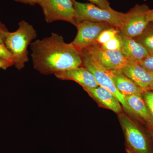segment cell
Returning a JSON list of instances; mask_svg holds the SVG:
<instances>
[{
    "label": "cell",
    "instance_id": "obj_1",
    "mask_svg": "<svg viewBox=\"0 0 153 153\" xmlns=\"http://www.w3.org/2000/svg\"><path fill=\"white\" fill-rule=\"evenodd\" d=\"M33 67L43 75L82 66L81 53L73 44H68L57 33L38 39L30 45Z\"/></svg>",
    "mask_w": 153,
    "mask_h": 153
},
{
    "label": "cell",
    "instance_id": "obj_2",
    "mask_svg": "<svg viewBox=\"0 0 153 153\" xmlns=\"http://www.w3.org/2000/svg\"><path fill=\"white\" fill-rule=\"evenodd\" d=\"M37 37V31L33 25L25 20L19 23V28L14 32H10L5 41L7 49L14 55V65L18 70L25 68L29 60L28 47Z\"/></svg>",
    "mask_w": 153,
    "mask_h": 153
},
{
    "label": "cell",
    "instance_id": "obj_3",
    "mask_svg": "<svg viewBox=\"0 0 153 153\" xmlns=\"http://www.w3.org/2000/svg\"><path fill=\"white\" fill-rule=\"evenodd\" d=\"M73 4L76 24L82 21H88L107 23L118 29L121 26L125 16L123 13L112 9L105 10L91 3H82L75 0H73Z\"/></svg>",
    "mask_w": 153,
    "mask_h": 153
},
{
    "label": "cell",
    "instance_id": "obj_4",
    "mask_svg": "<svg viewBox=\"0 0 153 153\" xmlns=\"http://www.w3.org/2000/svg\"><path fill=\"white\" fill-rule=\"evenodd\" d=\"M82 57L90 60L100 68L108 70H121L128 59L119 50L109 51L95 44L83 49L81 52Z\"/></svg>",
    "mask_w": 153,
    "mask_h": 153
},
{
    "label": "cell",
    "instance_id": "obj_5",
    "mask_svg": "<svg viewBox=\"0 0 153 153\" xmlns=\"http://www.w3.org/2000/svg\"><path fill=\"white\" fill-rule=\"evenodd\" d=\"M152 10L147 5L137 4L127 13L120 29L126 36L134 38L139 36L152 22Z\"/></svg>",
    "mask_w": 153,
    "mask_h": 153
},
{
    "label": "cell",
    "instance_id": "obj_6",
    "mask_svg": "<svg viewBox=\"0 0 153 153\" xmlns=\"http://www.w3.org/2000/svg\"><path fill=\"white\" fill-rule=\"evenodd\" d=\"M119 120L125 135L128 153H152L148 138L128 117L120 114Z\"/></svg>",
    "mask_w": 153,
    "mask_h": 153
},
{
    "label": "cell",
    "instance_id": "obj_7",
    "mask_svg": "<svg viewBox=\"0 0 153 153\" xmlns=\"http://www.w3.org/2000/svg\"><path fill=\"white\" fill-rule=\"evenodd\" d=\"M38 4L42 9L47 23L63 21L76 27L73 0H42Z\"/></svg>",
    "mask_w": 153,
    "mask_h": 153
},
{
    "label": "cell",
    "instance_id": "obj_8",
    "mask_svg": "<svg viewBox=\"0 0 153 153\" xmlns=\"http://www.w3.org/2000/svg\"><path fill=\"white\" fill-rule=\"evenodd\" d=\"M112 26L105 23L82 21L76 24L77 33L71 44L77 51H81L86 47L96 44L102 32Z\"/></svg>",
    "mask_w": 153,
    "mask_h": 153
},
{
    "label": "cell",
    "instance_id": "obj_9",
    "mask_svg": "<svg viewBox=\"0 0 153 153\" xmlns=\"http://www.w3.org/2000/svg\"><path fill=\"white\" fill-rule=\"evenodd\" d=\"M82 58L83 60L82 66L87 68L93 74L99 86L109 91L118 99L126 111L130 114L134 115L133 111L126 101L125 96L121 93L115 86L108 70L100 68L88 58L83 57Z\"/></svg>",
    "mask_w": 153,
    "mask_h": 153
},
{
    "label": "cell",
    "instance_id": "obj_10",
    "mask_svg": "<svg viewBox=\"0 0 153 153\" xmlns=\"http://www.w3.org/2000/svg\"><path fill=\"white\" fill-rule=\"evenodd\" d=\"M121 71L145 91H153V72L145 69L137 61L128 60Z\"/></svg>",
    "mask_w": 153,
    "mask_h": 153
},
{
    "label": "cell",
    "instance_id": "obj_11",
    "mask_svg": "<svg viewBox=\"0 0 153 153\" xmlns=\"http://www.w3.org/2000/svg\"><path fill=\"white\" fill-rule=\"evenodd\" d=\"M58 79L75 81L82 88H94L99 86L93 74L83 66L71 68L54 74Z\"/></svg>",
    "mask_w": 153,
    "mask_h": 153
},
{
    "label": "cell",
    "instance_id": "obj_12",
    "mask_svg": "<svg viewBox=\"0 0 153 153\" xmlns=\"http://www.w3.org/2000/svg\"><path fill=\"white\" fill-rule=\"evenodd\" d=\"M91 97L98 101L102 105L111 110L115 113H120L122 110L120 102L109 91L98 86L94 88H83Z\"/></svg>",
    "mask_w": 153,
    "mask_h": 153
},
{
    "label": "cell",
    "instance_id": "obj_13",
    "mask_svg": "<svg viewBox=\"0 0 153 153\" xmlns=\"http://www.w3.org/2000/svg\"><path fill=\"white\" fill-rule=\"evenodd\" d=\"M115 86L124 95H142L144 91L127 76L121 70L108 71Z\"/></svg>",
    "mask_w": 153,
    "mask_h": 153
},
{
    "label": "cell",
    "instance_id": "obj_14",
    "mask_svg": "<svg viewBox=\"0 0 153 153\" xmlns=\"http://www.w3.org/2000/svg\"><path fill=\"white\" fill-rule=\"evenodd\" d=\"M122 40L120 51L128 60L138 61L149 56L144 47L134 39L119 32Z\"/></svg>",
    "mask_w": 153,
    "mask_h": 153
},
{
    "label": "cell",
    "instance_id": "obj_15",
    "mask_svg": "<svg viewBox=\"0 0 153 153\" xmlns=\"http://www.w3.org/2000/svg\"><path fill=\"white\" fill-rule=\"evenodd\" d=\"M126 101L134 115L153 126V117L143 99L142 95L126 96Z\"/></svg>",
    "mask_w": 153,
    "mask_h": 153
},
{
    "label": "cell",
    "instance_id": "obj_16",
    "mask_svg": "<svg viewBox=\"0 0 153 153\" xmlns=\"http://www.w3.org/2000/svg\"><path fill=\"white\" fill-rule=\"evenodd\" d=\"M133 39L144 47L149 55H153V22H151L140 35Z\"/></svg>",
    "mask_w": 153,
    "mask_h": 153
},
{
    "label": "cell",
    "instance_id": "obj_17",
    "mask_svg": "<svg viewBox=\"0 0 153 153\" xmlns=\"http://www.w3.org/2000/svg\"><path fill=\"white\" fill-rule=\"evenodd\" d=\"M120 30L118 28L114 27H110L102 31L101 34L98 36L96 44L99 46L103 45L111 39L113 38Z\"/></svg>",
    "mask_w": 153,
    "mask_h": 153
},
{
    "label": "cell",
    "instance_id": "obj_18",
    "mask_svg": "<svg viewBox=\"0 0 153 153\" xmlns=\"http://www.w3.org/2000/svg\"><path fill=\"white\" fill-rule=\"evenodd\" d=\"M120 32V31H119ZM122 45V40L119 32L115 36L105 44L100 46L105 50L109 51H120Z\"/></svg>",
    "mask_w": 153,
    "mask_h": 153
},
{
    "label": "cell",
    "instance_id": "obj_19",
    "mask_svg": "<svg viewBox=\"0 0 153 153\" xmlns=\"http://www.w3.org/2000/svg\"><path fill=\"white\" fill-rule=\"evenodd\" d=\"M142 96L153 117V91H145Z\"/></svg>",
    "mask_w": 153,
    "mask_h": 153
},
{
    "label": "cell",
    "instance_id": "obj_20",
    "mask_svg": "<svg viewBox=\"0 0 153 153\" xmlns=\"http://www.w3.org/2000/svg\"><path fill=\"white\" fill-rule=\"evenodd\" d=\"M0 58L9 60L14 63L15 57L14 55L7 49L4 44L0 43Z\"/></svg>",
    "mask_w": 153,
    "mask_h": 153
},
{
    "label": "cell",
    "instance_id": "obj_21",
    "mask_svg": "<svg viewBox=\"0 0 153 153\" xmlns=\"http://www.w3.org/2000/svg\"><path fill=\"white\" fill-rule=\"evenodd\" d=\"M138 62L145 69L153 72V55H149Z\"/></svg>",
    "mask_w": 153,
    "mask_h": 153
},
{
    "label": "cell",
    "instance_id": "obj_22",
    "mask_svg": "<svg viewBox=\"0 0 153 153\" xmlns=\"http://www.w3.org/2000/svg\"><path fill=\"white\" fill-rule=\"evenodd\" d=\"M91 4L95 5L96 6L101 8L105 9V10H111V9L109 2L107 0H88Z\"/></svg>",
    "mask_w": 153,
    "mask_h": 153
},
{
    "label": "cell",
    "instance_id": "obj_23",
    "mask_svg": "<svg viewBox=\"0 0 153 153\" xmlns=\"http://www.w3.org/2000/svg\"><path fill=\"white\" fill-rule=\"evenodd\" d=\"M10 32L6 27L5 25H4L0 21V43L1 44H4L6 38Z\"/></svg>",
    "mask_w": 153,
    "mask_h": 153
},
{
    "label": "cell",
    "instance_id": "obj_24",
    "mask_svg": "<svg viewBox=\"0 0 153 153\" xmlns=\"http://www.w3.org/2000/svg\"><path fill=\"white\" fill-rule=\"evenodd\" d=\"M13 66H14V63L13 62L9 60L0 58V68L5 70Z\"/></svg>",
    "mask_w": 153,
    "mask_h": 153
},
{
    "label": "cell",
    "instance_id": "obj_25",
    "mask_svg": "<svg viewBox=\"0 0 153 153\" xmlns=\"http://www.w3.org/2000/svg\"><path fill=\"white\" fill-rule=\"evenodd\" d=\"M13 1L17 2L22 3L23 4L33 6L37 4H38L42 0H13Z\"/></svg>",
    "mask_w": 153,
    "mask_h": 153
},
{
    "label": "cell",
    "instance_id": "obj_26",
    "mask_svg": "<svg viewBox=\"0 0 153 153\" xmlns=\"http://www.w3.org/2000/svg\"><path fill=\"white\" fill-rule=\"evenodd\" d=\"M151 137H152V140L153 143L152 153H153V128L151 130Z\"/></svg>",
    "mask_w": 153,
    "mask_h": 153
},
{
    "label": "cell",
    "instance_id": "obj_27",
    "mask_svg": "<svg viewBox=\"0 0 153 153\" xmlns=\"http://www.w3.org/2000/svg\"><path fill=\"white\" fill-rule=\"evenodd\" d=\"M152 13V22H153V13Z\"/></svg>",
    "mask_w": 153,
    "mask_h": 153
},
{
    "label": "cell",
    "instance_id": "obj_28",
    "mask_svg": "<svg viewBox=\"0 0 153 153\" xmlns=\"http://www.w3.org/2000/svg\"><path fill=\"white\" fill-rule=\"evenodd\" d=\"M152 13H153V10H152Z\"/></svg>",
    "mask_w": 153,
    "mask_h": 153
}]
</instances>
